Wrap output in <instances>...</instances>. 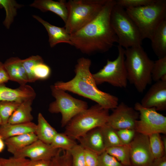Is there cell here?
<instances>
[{"instance_id": "39", "label": "cell", "mask_w": 166, "mask_h": 166, "mask_svg": "<svg viewBox=\"0 0 166 166\" xmlns=\"http://www.w3.org/2000/svg\"><path fill=\"white\" fill-rule=\"evenodd\" d=\"M117 135L123 144H129L133 139L136 132L135 129H123L117 130Z\"/></svg>"}, {"instance_id": "30", "label": "cell", "mask_w": 166, "mask_h": 166, "mask_svg": "<svg viewBox=\"0 0 166 166\" xmlns=\"http://www.w3.org/2000/svg\"><path fill=\"white\" fill-rule=\"evenodd\" d=\"M22 62L28 77V82H35L37 80L34 75V68L37 64L44 62L42 57L38 55H32L25 59H22Z\"/></svg>"}, {"instance_id": "2", "label": "cell", "mask_w": 166, "mask_h": 166, "mask_svg": "<svg viewBox=\"0 0 166 166\" xmlns=\"http://www.w3.org/2000/svg\"><path fill=\"white\" fill-rule=\"evenodd\" d=\"M91 64L89 58H79L75 66L74 77L67 82L57 81L54 86L57 88L89 98L105 109H115L118 105V97L98 89L90 71Z\"/></svg>"}, {"instance_id": "14", "label": "cell", "mask_w": 166, "mask_h": 166, "mask_svg": "<svg viewBox=\"0 0 166 166\" xmlns=\"http://www.w3.org/2000/svg\"><path fill=\"white\" fill-rule=\"evenodd\" d=\"M141 105L157 111L166 109V81L160 80L153 84L142 98Z\"/></svg>"}, {"instance_id": "40", "label": "cell", "mask_w": 166, "mask_h": 166, "mask_svg": "<svg viewBox=\"0 0 166 166\" xmlns=\"http://www.w3.org/2000/svg\"><path fill=\"white\" fill-rule=\"evenodd\" d=\"M85 166H97L99 155L89 150L84 149Z\"/></svg>"}, {"instance_id": "12", "label": "cell", "mask_w": 166, "mask_h": 166, "mask_svg": "<svg viewBox=\"0 0 166 166\" xmlns=\"http://www.w3.org/2000/svg\"><path fill=\"white\" fill-rule=\"evenodd\" d=\"M137 133L129 144L131 165L150 166L154 158L150 148L148 136Z\"/></svg>"}, {"instance_id": "13", "label": "cell", "mask_w": 166, "mask_h": 166, "mask_svg": "<svg viewBox=\"0 0 166 166\" xmlns=\"http://www.w3.org/2000/svg\"><path fill=\"white\" fill-rule=\"evenodd\" d=\"M58 150L53 148L50 144L45 143L38 139L12 154L14 157H28L31 160H51L57 154Z\"/></svg>"}, {"instance_id": "4", "label": "cell", "mask_w": 166, "mask_h": 166, "mask_svg": "<svg viewBox=\"0 0 166 166\" xmlns=\"http://www.w3.org/2000/svg\"><path fill=\"white\" fill-rule=\"evenodd\" d=\"M144 40L150 39L155 31L166 20V0H156L148 5L125 9Z\"/></svg>"}, {"instance_id": "31", "label": "cell", "mask_w": 166, "mask_h": 166, "mask_svg": "<svg viewBox=\"0 0 166 166\" xmlns=\"http://www.w3.org/2000/svg\"><path fill=\"white\" fill-rule=\"evenodd\" d=\"M152 80L166 81V56L154 61L151 71Z\"/></svg>"}, {"instance_id": "26", "label": "cell", "mask_w": 166, "mask_h": 166, "mask_svg": "<svg viewBox=\"0 0 166 166\" xmlns=\"http://www.w3.org/2000/svg\"><path fill=\"white\" fill-rule=\"evenodd\" d=\"M105 151L123 165L125 166L131 165L129 144H123L108 148L106 149Z\"/></svg>"}, {"instance_id": "45", "label": "cell", "mask_w": 166, "mask_h": 166, "mask_svg": "<svg viewBox=\"0 0 166 166\" xmlns=\"http://www.w3.org/2000/svg\"><path fill=\"white\" fill-rule=\"evenodd\" d=\"M162 140L164 150L165 153H166V137L165 136H164L162 138Z\"/></svg>"}, {"instance_id": "41", "label": "cell", "mask_w": 166, "mask_h": 166, "mask_svg": "<svg viewBox=\"0 0 166 166\" xmlns=\"http://www.w3.org/2000/svg\"><path fill=\"white\" fill-rule=\"evenodd\" d=\"M9 81L3 63L0 61V85L5 84Z\"/></svg>"}, {"instance_id": "9", "label": "cell", "mask_w": 166, "mask_h": 166, "mask_svg": "<svg viewBox=\"0 0 166 166\" xmlns=\"http://www.w3.org/2000/svg\"><path fill=\"white\" fill-rule=\"evenodd\" d=\"M117 49V58L113 61L108 59L102 68L92 74L97 85L107 82L117 87H127L128 79L124 61V49L118 45Z\"/></svg>"}, {"instance_id": "37", "label": "cell", "mask_w": 166, "mask_h": 166, "mask_svg": "<svg viewBox=\"0 0 166 166\" xmlns=\"http://www.w3.org/2000/svg\"><path fill=\"white\" fill-rule=\"evenodd\" d=\"M97 166H125L107 152L99 155Z\"/></svg>"}, {"instance_id": "1", "label": "cell", "mask_w": 166, "mask_h": 166, "mask_svg": "<svg viewBox=\"0 0 166 166\" xmlns=\"http://www.w3.org/2000/svg\"><path fill=\"white\" fill-rule=\"evenodd\" d=\"M116 3V0H108L93 20L70 35L72 45L83 53L90 54L106 52L118 43L110 22L111 11Z\"/></svg>"}, {"instance_id": "18", "label": "cell", "mask_w": 166, "mask_h": 166, "mask_svg": "<svg viewBox=\"0 0 166 166\" xmlns=\"http://www.w3.org/2000/svg\"><path fill=\"white\" fill-rule=\"evenodd\" d=\"M3 64L9 80L17 82L20 85L28 82L22 59L17 57H11L7 59Z\"/></svg>"}, {"instance_id": "24", "label": "cell", "mask_w": 166, "mask_h": 166, "mask_svg": "<svg viewBox=\"0 0 166 166\" xmlns=\"http://www.w3.org/2000/svg\"><path fill=\"white\" fill-rule=\"evenodd\" d=\"M33 101L28 100L21 103L13 113L8 123L16 124L32 122L33 119L31 114Z\"/></svg>"}, {"instance_id": "42", "label": "cell", "mask_w": 166, "mask_h": 166, "mask_svg": "<svg viewBox=\"0 0 166 166\" xmlns=\"http://www.w3.org/2000/svg\"><path fill=\"white\" fill-rule=\"evenodd\" d=\"M51 160H30L26 166H50Z\"/></svg>"}, {"instance_id": "33", "label": "cell", "mask_w": 166, "mask_h": 166, "mask_svg": "<svg viewBox=\"0 0 166 166\" xmlns=\"http://www.w3.org/2000/svg\"><path fill=\"white\" fill-rule=\"evenodd\" d=\"M50 166H72L70 152L59 149L51 159Z\"/></svg>"}, {"instance_id": "23", "label": "cell", "mask_w": 166, "mask_h": 166, "mask_svg": "<svg viewBox=\"0 0 166 166\" xmlns=\"http://www.w3.org/2000/svg\"><path fill=\"white\" fill-rule=\"evenodd\" d=\"M38 140L35 133L30 132L10 137L4 141L8 151L12 154L14 152L24 148Z\"/></svg>"}, {"instance_id": "43", "label": "cell", "mask_w": 166, "mask_h": 166, "mask_svg": "<svg viewBox=\"0 0 166 166\" xmlns=\"http://www.w3.org/2000/svg\"><path fill=\"white\" fill-rule=\"evenodd\" d=\"M150 166H166V155L159 158L154 159Z\"/></svg>"}, {"instance_id": "29", "label": "cell", "mask_w": 166, "mask_h": 166, "mask_svg": "<svg viewBox=\"0 0 166 166\" xmlns=\"http://www.w3.org/2000/svg\"><path fill=\"white\" fill-rule=\"evenodd\" d=\"M148 137L150 148L154 159L166 155L160 134H152Z\"/></svg>"}, {"instance_id": "6", "label": "cell", "mask_w": 166, "mask_h": 166, "mask_svg": "<svg viewBox=\"0 0 166 166\" xmlns=\"http://www.w3.org/2000/svg\"><path fill=\"white\" fill-rule=\"evenodd\" d=\"M109 115V110L96 104L73 117L65 126L64 133L77 140L92 129L106 124Z\"/></svg>"}, {"instance_id": "5", "label": "cell", "mask_w": 166, "mask_h": 166, "mask_svg": "<svg viewBox=\"0 0 166 166\" xmlns=\"http://www.w3.org/2000/svg\"><path fill=\"white\" fill-rule=\"evenodd\" d=\"M108 0H69L66 2L68 17L64 27L72 34L93 20Z\"/></svg>"}, {"instance_id": "3", "label": "cell", "mask_w": 166, "mask_h": 166, "mask_svg": "<svg viewBox=\"0 0 166 166\" xmlns=\"http://www.w3.org/2000/svg\"><path fill=\"white\" fill-rule=\"evenodd\" d=\"M124 55L128 81L137 91L142 93L152 81L151 71L154 61L141 45L124 49Z\"/></svg>"}, {"instance_id": "16", "label": "cell", "mask_w": 166, "mask_h": 166, "mask_svg": "<svg viewBox=\"0 0 166 166\" xmlns=\"http://www.w3.org/2000/svg\"><path fill=\"white\" fill-rule=\"evenodd\" d=\"M77 140L84 149L91 150L99 155L106 151V148L101 127L92 129Z\"/></svg>"}, {"instance_id": "11", "label": "cell", "mask_w": 166, "mask_h": 166, "mask_svg": "<svg viewBox=\"0 0 166 166\" xmlns=\"http://www.w3.org/2000/svg\"><path fill=\"white\" fill-rule=\"evenodd\" d=\"M109 115L107 124L116 130L134 129L139 113L134 108L123 102L118 104Z\"/></svg>"}, {"instance_id": "22", "label": "cell", "mask_w": 166, "mask_h": 166, "mask_svg": "<svg viewBox=\"0 0 166 166\" xmlns=\"http://www.w3.org/2000/svg\"><path fill=\"white\" fill-rule=\"evenodd\" d=\"M35 132L38 139L45 143L51 144L57 133L45 119L41 113L38 116V123Z\"/></svg>"}, {"instance_id": "10", "label": "cell", "mask_w": 166, "mask_h": 166, "mask_svg": "<svg viewBox=\"0 0 166 166\" xmlns=\"http://www.w3.org/2000/svg\"><path fill=\"white\" fill-rule=\"evenodd\" d=\"M134 109L139 113L135 130L136 132L148 136L155 133H166V117L154 108H146L136 102Z\"/></svg>"}, {"instance_id": "21", "label": "cell", "mask_w": 166, "mask_h": 166, "mask_svg": "<svg viewBox=\"0 0 166 166\" xmlns=\"http://www.w3.org/2000/svg\"><path fill=\"white\" fill-rule=\"evenodd\" d=\"M150 40L152 49L159 58L166 56V20L158 26Z\"/></svg>"}, {"instance_id": "44", "label": "cell", "mask_w": 166, "mask_h": 166, "mask_svg": "<svg viewBox=\"0 0 166 166\" xmlns=\"http://www.w3.org/2000/svg\"><path fill=\"white\" fill-rule=\"evenodd\" d=\"M5 145V141L0 136V152H2L4 149Z\"/></svg>"}, {"instance_id": "25", "label": "cell", "mask_w": 166, "mask_h": 166, "mask_svg": "<svg viewBox=\"0 0 166 166\" xmlns=\"http://www.w3.org/2000/svg\"><path fill=\"white\" fill-rule=\"evenodd\" d=\"M22 6L14 0H0V8H3L6 13L3 23L6 29L10 28L17 14L18 9Z\"/></svg>"}, {"instance_id": "8", "label": "cell", "mask_w": 166, "mask_h": 166, "mask_svg": "<svg viewBox=\"0 0 166 166\" xmlns=\"http://www.w3.org/2000/svg\"><path fill=\"white\" fill-rule=\"evenodd\" d=\"M52 95L55 100L49 105L48 110L52 113H60L61 115V126L65 127L75 116L88 108L87 103L76 99L66 91L50 86Z\"/></svg>"}, {"instance_id": "28", "label": "cell", "mask_w": 166, "mask_h": 166, "mask_svg": "<svg viewBox=\"0 0 166 166\" xmlns=\"http://www.w3.org/2000/svg\"><path fill=\"white\" fill-rule=\"evenodd\" d=\"M101 128L106 148L123 144L117 135V130L107 124Z\"/></svg>"}, {"instance_id": "19", "label": "cell", "mask_w": 166, "mask_h": 166, "mask_svg": "<svg viewBox=\"0 0 166 166\" xmlns=\"http://www.w3.org/2000/svg\"><path fill=\"white\" fill-rule=\"evenodd\" d=\"M66 2L64 0L59 1L35 0L30 5V6L38 9L43 12H52L59 16L65 23L68 15Z\"/></svg>"}, {"instance_id": "34", "label": "cell", "mask_w": 166, "mask_h": 166, "mask_svg": "<svg viewBox=\"0 0 166 166\" xmlns=\"http://www.w3.org/2000/svg\"><path fill=\"white\" fill-rule=\"evenodd\" d=\"M72 166H85L84 148L77 144L69 151Z\"/></svg>"}, {"instance_id": "17", "label": "cell", "mask_w": 166, "mask_h": 166, "mask_svg": "<svg viewBox=\"0 0 166 166\" xmlns=\"http://www.w3.org/2000/svg\"><path fill=\"white\" fill-rule=\"evenodd\" d=\"M33 17L41 23L46 30L48 34L49 42L51 47H53L57 44L65 43L72 45L70 35L64 27L57 26L50 24L42 18L36 15Z\"/></svg>"}, {"instance_id": "47", "label": "cell", "mask_w": 166, "mask_h": 166, "mask_svg": "<svg viewBox=\"0 0 166 166\" xmlns=\"http://www.w3.org/2000/svg\"><path fill=\"white\" fill-rule=\"evenodd\" d=\"M0 166H2L0 163Z\"/></svg>"}, {"instance_id": "7", "label": "cell", "mask_w": 166, "mask_h": 166, "mask_svg": "<svg viewBox=\"0 0 166 166\" xmlns=\"http://www.w3.org/2000/svg\"><path fill=\"white\" fill-rule=\"evenodd\" d=\"M110 22L119 45L125 49L141 45L143 40L141 34L124 8L116 3L111 11Z\"/></svg>"}, {"instance_id": "32", "label": "cell", "mask_w": 166, "mask_h": 166, "mask_svg": "<svg viewBox=\"0 0 166 166\" xmlns=\"http://www.w3.org/2000/svg\"><path fill=\"white\" fill-rule=\"evenodd\" d=\"M21 103L17 102L0 101V116L2 124L8 123L9 118Z\"/></svg>"}, {"instance_id": "46", "label": "cell", "mask_w": 166, "mask_h": 166, "mask_svg": "<svg viewBox=\"0 0 166 166\" xmlns=\"http://www.w3.org/2000/svg\"><path fill=\"white\" fill-rule=\"evenodd\" d=\"M2 124V120H1V117L0 116V125Z\"/></svg>"}, {"instance_id": "38", "label": "cell", "mask_w": 166, "mask_h": 166, "mask_svg": "<svg viewBox=\"0 0 166 166\" xmlns=\"http://www.w3.org/2000/svg\"><path fill=\"white\" fill-rule=\"evenodd\" d=\"M30 160L26 158L14 156L9 158L0 157V163L2 166H26Z\"/></svg>"}, {"instance_id": "36", "label": "cell", "mask_w": 166, "mask_h": 166, "mask_svg": "<svg viewBox=\"0 0 166 166\" xmlns=\"http://www.w3.org/2000/svg\"><path fill=\"white\" fill-rule=\"evenodd\" d=\"M116 4L124 9L136 8L151 4L156 0H117Z\"/></svg>"}, {"instance_id": "15", "label": "cell", "mask_w": 166, "mask_h": 166, "mask_svg": "<svg viewBox=\"0 0 166 166\" xmlns=\"http://www.w3.org/2000/svg\"><path fill=\"white\" fill-rule=\"evenodd\" d=\"M36 93L33 88L27 85H20L16 89L7 87L5 84L0 85V101L17 102L21 103L28 100H34Z\"/></svg>"}, {"instance_id": "27", "label": "cell", "mask_w": 166, "mask_h": 166, "mask_svg": "<svg viewBox=\"0 0 166 166\" xmlns=\"http://www.w3.org/2000/svg\"><path fill=\"white\" fill-rule=\"evenodd\" d=\"M77 144L74 140L64 132H58L53 139L50 145L54 148L70 151Z\"/></svg>"}, {"instance_id": "35", "label": "cell", "mask_w": 166, "mask_h": 166, "mask_svg": "<svg viewBox=\"0 0 166 166\" xmlns=\"http://www.w3.org/2000/svg\"><path fill=\"white\" fill-rule=\"evenodd\" d=\"M33 72L37 80H45L48 79L50 76L51 70L48 65L43 62L35 65Z\"/></svg>"}, {"instance_id": "20", "label": "cell", "mask_w": 166, "mask_h": 166, "mask_svg": "<svg viewBox=\"0 0 166 166\" xmlns=\"http://www.w3.org/2000/svg\"><path fill=\"white\" fill-rule=\"evenodd\" d=\"M36 124L32 122L20 124L7 123L0 125V136L5 140L10 137L30 132L35 133Z\"/></svg>"}]
</instances>
